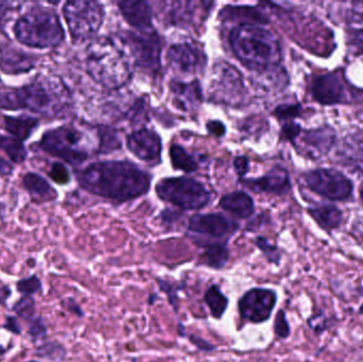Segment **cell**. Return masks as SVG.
Wrapping results in <instances>:
<instances>
[{
  "mask_svg": "<svg viewBox=\"0 0 363 362\" xmlns=\"http://www.w3.org/2000/svg\"><path fill=\"white\" fill-rule=\"evenodd\" d=\"M119 9L123 18L135 28L138 31H153V13L150 4L147 1H119Z\"/></svg>",
  "mask_w": 363,
  "mask_h": 362,
  "instance_id": "19",
  "label": "cell"
},
{
  "mask_svg": "<svg viewBox=\"0 0 363 362\" xmlns=\"http://www.w3.org/2000/svg\"><path fill=\"white\" fill-rule=\"evenodd\" d=\"M277 295L268 288H252L238 302L240 318L247 322L264 323L270 319L277 305Z\"/></svg>",
  "mask_w": 363,
  "mask_h": 362,
  "instance_id": "12",
  "label": "cell"
},
{
  "mask_svg": "<svg viewBox=\"0 0 363 362\" xmlns=\"http://www.w3.org/2000/svg\"><path fill=\"white\" fill-rule=\"evenodd\" d=\"M220 206L241 219L250 218L255 210L253 199L243 191H235L220 199Z\"/></svg>",
  "mask_w": 363,
  "mask_h": 362,
  "instance_id": "22",
  "label": "cell"
},
{
  "mask_svg": "<svg viewBox=\"0 0 363 362\" xmlns=\"http://www.w3.org/2000/svg\"><path fill=\"white\" fill-rule=\"evenodd\" d=\"M49 176L57 184H67L70 181L69 172L67 168L61 163H55L51 166Z\"/></svg>",
  "mask_w": 363,
  "mask_h": 362,
  "instance_id": "40",
  "label": "cell"
},
{
  "mask_svg": "<svg viewBox=\"0 0 363 362\" xmlns=\"http://www.w3.org/2000/svg\"><path fill=\"white\" fill-rule=\"evenodd\" d=\"M155 298H157V295H150V299H149V304H150V305H152V304L155 303Z\"/></svg>",
  "mask_w": 363,
  "mask_h": 362,
  "instance_id": "54",
  "label": "cell"
},
{
  "mask_svg": "<svg viewBox=\"0 0 363 362\" xmlns=\"http://www.w3.org/2000/svg\"><path fill=\"white\" fill-rule=\"evenodd\" d=\"M170 91L174 95V102L184 112H194L202 103V89L199 81L178 82L170 84Z\"/></svg>",
  "mask_w": 363,
  "mask_h": 362,
  "instance_id": "20",
  "label": "cell"
},
{
  "mask_svg": "<svg viewBox=\"0 0 363 362\" xmlns=\"http://www.w3.org/2000/svg\"><path fill=\"white\" fill-rule=\"evenodd\" d=\"M336 134L332 127H320L317 129L301 131L294 144L305 157L311 159H319L326 154L334 145Z\"/></svg>",
  "mask_w": 363,
  "mask_h": 362,
  "instance_id": "14",
  "label": "cell"
},
{
  "mask_svg": "<svg viewBox=\"0 0 363 362\" xmlns=\"http://www.w3.org/2000/svg\"><path fill=\"white\" fill-rule=\"evenodd\" d=\"M352 44L355 46L358 51L363 52V30L354 32L353 35H352Z\"/></svg>",
  "mask_w": 363,
  "mask_h": 362,
  "instance_id": "49",
  "label": "cell"
},
{
  "mask_svg": "<svg viewBox=\"0 0 363 362\" xmlns=\"http://www.w3.org/2000/svg\"><path fill=\"white\" fill-rule=\"evenodd\" d=\"M360 312H363V306L362 307V310H360Z\"/></svg>",
  "mask_w": 363,
  "mask_h": 362,
  "instance_id": "57",
  "label": "cell"
},
{
  "mask_svg": "<svg viewBox=\"0 0 363 362\" xmlns=\"http://www.w3.org/2000/svg\"><path fill=\"white\" fill-rule=\"evenodd\" d=\"M247 95L242 74L230 64L219 62L213 67L211 96L215 101L240 106Z\"/></svg>",
  "mask_w": 363,
  "mask_h": 362,
  "instance_id": "9",
  "label": "cell"
},
{
  "mask_svg": "<svg viewBox=\"0 0 363 362\" xmlns=\"http://www.w3.org/2000/svg\"><path fill=\"white\" fill-rule=\"evenodd\" d=\"M127 147L140 161L160 163L162 155V140L153 130L143 128L132 132L127 137Z\"/></svg>",
  "mask_w": 363,
  "mask_h": 362,
  "instance_id": "15",
  "label": "cell"
},
{
  "mask_svg": "<svg viewBox=\"0 0 363 362\" xmlns=\"http://www.w3.org/2000/svg\"><path fill=\"white\" fill-rule=\"evenodd\" d=\"M63 14L70 35L77 42L93 38L104 21V6L97 1L74 0L66 2L63 6Z\"/></svg>",
  "mask_w": 363,
  "mask_h": 362,
  "instance_id": "8",
  "label": "cell"
},
{
  "mask_svg": "<svg viewBox=\"0 0 363 362\" xmlns=\"http://www.w3.org/2000/svg\"><path fill=\"white\" fill-rule=\"evenodd\" d=\"M235 57L249 69L256 72L277 68L281 49L277 36L257 25H238L228 36Z\"/></svg>",
  "mask_w": 363,
  "mask_h": 362,
  "instance_id": "4",
  "label": "cell"
},
{
  "mask_svg": "<svg viewBox=\"0 0 363 362\" xmlns=\"http://www.w3.org/2000/svg\"><path fill=\"white\" fill-rule=\"evenodd\" d=\"M72 103L69 91L60 79L38 76L21 87H0V108L27 110L46 117L65 112Z\"/></svg>",
  "mask_w": 363,
  "mask_h": 362,
  "instance_id": "2",
  "label": "cell"
},
{
  "mask_svg": "<svg viewBox=\"0 0 363 362\" xmlns=\"http://www.w3.org/2000/svg\"><path fill=\"white\" fill-rule=\"evenodd\" d=\"M353 11L355 18H359L363 21V2H357V4H355Z\"/></svg>",
  "mask_w": 363,
  "mask_h": 362,
  "instance_id": "51",
  "label": "cell"
},
{
  "mask_svg": "<svg viewBox=\"0 0 363 362\" xmlns=\"http://www.w3.org/2000/svg\"><path fill=\"white\" fill-rule=\"evenodd\" d=\"M4 129L12 137L23 142L31 136L34 130L40 125V121L33 117L21 115L17 117L4 116Z\"/></svg>",
  "mask_w": 363,
  "mask_h": 362,
  "instance_id": "25",
  "label": "cell"
},
{
  "mask_svg": "<svg viewBox=\"0 0 363 362\" xmlns=\"http://www.w3.org/2000/svg\"><path fill=\"white\" fill-rule=\"evenodd\" d=\"M11 169H12V168L9 166V164H6V161H4V159H0V171H1L2 174H10Z\"/></svg>",
  "mask_w": 363,
  "mask_h": 362,
  "instance_id": "52",
  "label": "cell"
},
{
  "mask_svg": "<svg viewBox=\"0 0 363 362\" xmlns=\"http://www.w3.org/2000/svg\"><path fill=\"white\" fill-rule=\"evenodd\" d=\"M221 17L225 21H241L240 25H264L268 23L266 15L254 6H230L222 10Z\"/></svg>",
  "mask_w": 363,
  "mask_h": 362,
  "instance_id": "24",
  "label": "cell"
},
{
  "mask_svg": "<svg viewBox=\"0 0 363 362\" xmlns=\"http://www.w3.org/2000/svg\"><path fill=\"white\" fill-rule=\"evenodd\" d=\"M12 295V290L10 286L4 285L0 287V305L6 306V302L8 301L9 298Z\"/></svg>",
  "mask_w": 363,
  "mask_h": 362,
  "instance_id": "50",
  "label": "cell"
},
{
  "mask_svg": "<svg viewBox=\"0 0 363 362\" xmlns=\"http://www.w3.org/2000/svg\"><path fill=\"white\" fill-rule=\"evenodd\" d=\"M12 312L23 320L31 321L36 317V301L33 297H21L13 304Z\"/></svg>",
  "mask_w": 363,
  "mask_h": 362,
  "instance_id": "33",
  "label": "cell"
},
{
  "mask_svg": "<svg viewBox=\"0 0 363 362\" xmlns=\"http://www.w3.org/2000/svg\"><path fill=\"white\" fill-rule=\"evenodd\" d=\"M119 148H121V140L116 132L110 129L99 130V152H110Z\"/></svg>",
  "mask_w": 363,
  "mask_h": 362,
  "instance_id": "35",
  "label": "cell"
},
{
  "mask_svg": "<svg viewBox=\"0 0 363 362\" xmlns=\"http://www.w3.org/2000/svg\"><path fill=\"white\" fill-rule=\"evenodd\" d=\"M157 283H159L160 288L162 291L167 293L168 299H169L170 304L174 307V312H178L179 310V297L178 291L181 290L184 286L181 285H176L174 283L168 282V281L161 280L157 278Z\"/></svg>",
  "mask_w": 363,
  "mask_h": 362,
  "instance_id": "38",
  "label": "cell"
},
{
  "mask_svg": "<svg viewBox=\"0 0 363 362\" xmlns=\"http://www.w3.org/2000/svg\"><path fill=\"white\" fill-rule=\"evenodd\" d=\"M234 167L239 176H245L250 170L249 159L245 157H237L234 159Z\"/></svg>",
  "mask_w": 363,
  "mask_h": 362,
  "instance_id": "46",
  "label": "cell"
},
{
  "mask_svg": "<svg viewBox=\"0 0 363 362\" xmlns=\"http://www.w3.org/2000/svg\"><path fill=\"white\" fill-rule=\"evenodd\" d=\"M36 64L34 55L13 46L10 43L0 46V69L6 74H21L33 69Z\"/></svg>",
  "mask_w": 363,
  "mask_h": 362,
  "instance_id": "17",
  "label": "cell"
},
{
  "mask_svg": "<svg viewBox=\"0 0 363 362\" xmlns=\"http://www.w3.org/2000/svg\"><path fill=\"white\" fill-rule=\"evenodd\" d=\"M362 199L363 200V188L362 189Z\"/></svg>",
  "mask_w": 363,
  "mask_h": 362,
  "instance_id": "55",
  "label": "cell"
},
{
  "mask_svg": "<svg viewBox=\"0 0 363 362\" xmlns=\"http://www.w3.org/2000/svg\"><path fill=\"white\" fill-rule=\"evenodd\" d=\"M23 186L38 203L53 201L57 199V191L52 188L48 181L36 174H26L23 179Z\"/></svg>",
  "mask_w": 363,
  "mask_h": 362,
  "instance_id": "23",
  "label": "cell"
},
{
  "mask_svg": "<svg viewBox=\"0 0 363 362\" xmlns=\"http://www.w3.org/2000/svg\"><path fill=\"white\" fill-rule=\"evenodd\" d=\"M301 127L298 123H289L287 125H284L283 130H281V134L286 140H289L290 142H294L296 138L298 137V134L301 133Z\"/></svg>",
  "mask_w": 363,
  "mask_h": 362,
  "instance_id": "44",
  "label": "cell"
},
{
  "mask_svg": "<svg viewBox=\"0 0 363 362\" xmlns=\"http://www.w3.org/2000/svg\"><path fill=\"white\" fill-rule=\"evenodd\" d=\"M15 38L21 44L36 49L55 48L65 38V31L55 10L34 6L23 13L14 28Z\"/></svg>",
  "mask_w": 363,
  "mask_h": 362,
  "instance_id": "5",
  "label": "cell"
},
{
  "mask_svg": "<svg viewBox=\"0 0 363 362\" xmlns=\"http://www.w3.org/2000/svg\"><path fill=\"white\" fill-rule=\"evenodd\" d=\"M169 15L168 18L176 25H187L191 23L194 15V2H172L169 4Z\"/></svg>",
  "mask_w": 363,
  "mask_h": 362,
  "instance_id": "32",
  "label": "cell"
},
{
  "mask_svg": "<svg viewBox=\"0 0 363 362\" xmlns=\"http://www.w3.org/2000/svg\"><path fill=\"white\" fill-rule=\"evenodd\" d=\"M9 350H10V349L4 348V346H1V344H0V357L4 356V355H6V353L9 352Z\"/></svg>",
  "mask_w": 363,
  "mask_h": 362,
  "instance_id": "53",
  "label": "cell"
},
{
  "mask_svg": "<svg viewBox=\"0 0 363 362\" xmlns=\"http://www.w3.org/2000/svg\"><path fill=\"white\" fill-rule=\"evenodd\" d=\"M34 356L52 362H62L67 356V351L63 344L57 341L44 342L36 348Z\"/></svg>",
  "mask_w": 363,
  "mask_h": 362,
  "instance_id": "31",
  "label": "cell"
},
{
  "mask_svg": "<svg viewBox=\"0 0 363 362\" xmlns=\"http://www.w3.org/2000/svg\"><path fill=\"white\" fill-rule=\"evenodd\" d=\"M313 93L321 103H337L345 97V86L336 74H326L313 82Z\"/></svg>",
  "mask_w": 363,
  "mask_h": 362,
  "instance_id": "21",
  "label": "cell"
},
{
  "mask_svg": "<svg viewBox=\"0 0 363 362\" xmlns=\"http://www.w3.org/2000/svg\"><path fill=\"white\" fill-rule=\"evenodd\" d=\"M204 300L213 318L220 320L228 310V299L222 293L219 286L211 285L205 293Z\"/></svg>",
  "mask_w": 363,
  "mask_h": 362,
  "instance_id": "28",
  "label": "cell"
},
{
  "mask_svg": "<svg viewBox=\"0 0 363 362\" xmlns=\"http://www.w3.org/2000/svg\"><path fill=\"white\" fill-rule=\"evenodd\" d=\"M134 64L125 44L114 38H97L87 48V72L106 89H121L127 84L133 74Z\"/></svg>",
  "mask_w": 363,
  "mask_h": 362,
  "instance_id": "3",
  "label": "cell"
},
{
  "mask_svg": "<svg viewBox=\"0 0 363 362\" xmlns=\"http://www.w3.org/2000/svg\"><path fill=\"white\" fill-rule=\"evenodd\" d=\"M255 244L268 259L269 263L279 265L281 263V255L279 249L274 244H271L264 237H257L255 239Z\"/></svg>",
  "mask_w": 363,
  "mask_h": 362,
  "instance_id": "36",
  "label": "cell"
},
{
  "mask_svg": "<svg viewBox=\"0 0 363 362\" xmlns=\"http://www.w3.org/2000/svg\"><path fill=\"white\" fill-rule=\"evenodd\" d=\"M274 333L277 337L281 338V339L289 337L290 333H291L287 317H286L285 312L283 310H279L277 317H275Z\"/></svg>",
  "mask_w": 363,
  "mask_h": 362,
  "instance_id": "39",
  "label": "cell"
},
{
  "mask_svg": "<svg viewBox=\"0 0 363 362\" xmlns=\"http://www.w3.org/2000/svg\"><path fill=\"white\" fill-rule=\"evenodd\" d=\"M169 157L174 169L183 170L186 174L194 172L198 169L196 159L178 144H172L169 149Z\"/></svg>",
  "mask_w": 363,
  "mask_h": 362,
  "instance_id": "29",
  "label": "cell"
},
{
  "mask_svg": "<svg viewBox=\"0 0 363 362\" xmlns=\"http://www.w3.org/2000/svg\"><path fill=\"white\" fill-rule=\"evenodd\" d=\"M61 306L66 312H70V314L74 315V316L79 317V318H83L85 316L81 306L72 298L62 300Z\"/></svg>",
  "mask_w": 363,
  "mask_h": 362,
  "instance_id": "43",
  "label": "cell"
},
{
  "mask_svg": "<svg viewBox=\"0 0 363 362\" xmlns=\"http://www.w3.org/2000/svg\"><path fill=\"white\" fill-rule=\"evenodd\" d=\"M38 147L47 154L74 166L86 161L93 150L86 134L72 125L45 132Z\"/></svg>",
  "mask_w": 363,
  "mask_h": 362,
  "instance_id": "6",
  "label": "cell"
},
{
  "mask_svg": "<svg viewBox=\"0 0 363 362\" xmlns=\"http://www.w3.org/2000/svg\"><path fill=\"white\" fill-rule=\"evenodd\" d=\"M2 329L8 331L9 333L13 334L15 336L21 335L23 329H21V323L18 321V317L16 316H6L4 320Z\"/></svg>",
  "mask_w": 363,
  "mask_h": 362,
  "instance_id": "42",
  "label": "cell"
},
{
  "mask_svg": "<svg viewBox=\"0 0 363 362\" xmlns=\"http://www.w3.org/2000/svg\"><path fill=\"white\" fill-rule=\"evenodd\" d=\"M16 290L23 297H33L36 293L43 291L42 280L36 274L21 278L16 283Z\"/></svg>",
  "mask_w": 363,
  "mask_h": 362,
  "instance_id": "34",
  "label": "cell"
},
{
  "mask_svg": "<svg viewBox=\"0 0 363 362\" xmlns=\"http://www.w3.org/2000/svg\"><path fill=\"white\" fill-rule=\"evenodd\" d=\"M189 340L199 350L205 351V352H211V351L216 350L215 346L209 344L208 341L203 339V338L199 337V336L189 335Z\"/></svg>",
  "mask_w": 363,
  "mask_h": 362,
  "instance_id": "47",
  "label": "cell"
},
{
  "mask_svg": "<svg viewBox=\"0 0 363 362\" xmlns=\"http://www.w3.org/2000/svg\"><path fill=\"white\" fill-rule=\"evenodd\" d=\"M0 150L4 151L13 163L21 164L27 159V150L23 142L12 136L0 135Z\"/></svg>",
  "mask_w": 363,
  "mask_h": 362,
  "instance_id": "30",
  "label": "cell"
},
{
  "mask_svg": "<svg viewBox=\"0 0 363 362\" xmlns=\"http://www.w3.org/2000/svg\"><path fill=\"white\" fill-rule=\"evenodd\" d=\"M243 185L255 193L283 195L290 189L289 176L281 168H273L271 171L258 179H247L242 181Z\"/></svg>",
  "mask_w": 363,
  "mask_h": 362,
  "instance_id": "18",
  "label": "cell"
},
{
  "mask_svg": "<svg viewBox=\"0 0 363 362\" xmlns=\"http://www.w3.org/2000/svg\"><path fill=\"white\" fill-rule=\"evenodd\" d=\"M203 247L205 248L202 256L205 265L217 270L225 267L230 259V251L226 244L216 242V244H203Z\"/></svg>",
  "mask_w": 363,
  "mask_h": 362,
  "instance_id": "26",
  "label": "cell"
},
{
  "mask_svg": "<svg viewBox=\"0 0 363 362\" xmlns=\"http://www.w3.org/2000/svg\"><path fill=\"white\" fill-rule=\"evenodd\" d=\"M309 189L334 201L347 199L353 191L351 181L337 170L318 169L304 176Z\"/></svg>",
  "mask_w": 363,
  "mask_h": 362,
  "instance_id": "11",
  "label": "cell"
},
{
  "mask_svg": "<svg viewBox=\"0 0 363 362\" xmlns=\"http://www.w3.org/2000/svg\"><path fill=\"white\" fill-rule=\"evenodd\" d=\"M313 218L324 230L332 231L342 222V213L334 206H321L309 210Z\"/></svg>",
  "mask_w": 363,
  "mask_h": 362,
  "instance_id": "27",
  "label": "cell"
},
{
  "mask_svg": "<svg viewBox=\"0 0 363 362\" xmlns=\"http://www.w3.org/2000/svg\"><path fill=\"white\" fill-rule=\"evenodd\" d=\"M123 43L130 49L134 63L144 69L157 72L161 66L162 40L153 30L150 32H128Z\"/></svg>",
  "mask_w": 363,
  "mask_h": 362,
  "instance_id": "10",
  "label": "cell"
},
{
  "mask_svg": "<svg viewBox=\"0 0 363 362\" xmlns=\"http://www.w3.org/2000/svg\"><path fill=\"white\" fill-rule=\"evenodd\" d=\"M238 223L222 214H199L190 218L188 230L199 235L224 238L238 230Z\"/></svg>",
  "mask_w": 363,
  "mask_h": 362,
  "instance_id": "16",
  "label": "cell"
},
{
  "mask_svg": "<svg viewBox=\"0 0 363 362\" xmlns=\"http://www.w3.org/2000/svg\"><path fill=\"white\" fill-rule=\"evenodd\" d=\"M16 4L12 2L0 1V27L6 23L9 15L13 10H15Z\"/></svg>",
  "mask_w": 363,
  "mask_h": 362,
  "instance_id": "48",
  "label": "cell"
},
{
  "mask_svg": "<svg viewBox=\"0 0 363 362\" xmlns=\"http://www.w3.org/2000/svg\"><path fill=\"white\" fill-rule=\"evenodd\" d=\"M167 59L172 67L183 74H196L204 70L207 57L202 47L196 42L184 40L168 49Z\"/></svg>",
  "mask_w": 363,
  "mask_h": 362,
  "instance_id": "13",
  "label": "cell"
},
{
  "mask_svg": "<svg viewBox=\"0 0 363 362\" xmlns=\"http://www.w3.org/2000/svg\"><path fill=\"white\" fill-rule=\"evenodd\" d=\"M300 112L298 106H281L277 108L274 115L279 120H289L294 118Z\"/></svg>",
  "mask_w": 363,
  "mask_h": 362,
  "instance_id": "41",
  "label": "cell"
},
{
  "mask_svg": "<svg viewBox=\"0 0 363 362\" xmlns=\"http://www.w3.org/2000/svg\"><path fill=\"white\" fill-rule=\"evenodd\" d=\"M206 129L209 134L216 137H222L226 132L225 125L219 120L208 121L206 123Z\"/></svg>",
  "mask_w": 363,
  "mask_h": 362,
  "instance_id": "45",
  "label": "cell"
},
{
  "mask_svg": "<svg viewBox=\"0 0 363 362\" xmlns=\"http://www.w3.org/2000/svg\"><path fill=\"white\" fill-rule=\"evenodd\" d=\"M47 334H48V329L42 316H36L28 322V335L31 338L32 341L38 342V340L44 339Z\"/></svg>",
  "mask_w": 363,
  "mask_h": 362,
  "instance_id": "37",
  "label": "cell"
},
{
  "mask_svg": "<svg viewBox=\"0 0 363 362\" xmlns=\"http://www.w3.org/2000/svg\"><path fill=\"white\" fill-rule=\"evenodd\" d=\"M77 179L89 193L116 202L142 197L151 185L150 174L128 161L91 164L78 172Z\"/></svg>",
  "mask_w": 363,
  "mask_h": 362,
  "instance_id": "1",
  "label": "cell"
},
{
  "mask_svg": "<svg viewBox=\"0 0 363 362\" xmlns=\"http://www.w3.org/2000/svg\"><path fill=\"white\" fill-rule=\"evenodd\" d=\"M157 193L160 199L185 210H201L208 205L213 197L202 183L185 176L160 181Z\"/></svg>",
  "mask_w": 363,
  "mask_h": 362,
  "instance_id": "7",
  "label": "cell"
},
{
  "mask_svg": "<svg viewBox=\"0 0 363 362\" xmlns=\"http://www.w3.org/2000/svg\"><path fill=\"white\" fill-rule=\"evenodd\" d=\"M28 362H40V361H29Z\"/></svg>",
  "mask_w": 363,
  "mask_h": 362,
  "instance_id": "56",
  "label": "cell"
}]
</instances>
